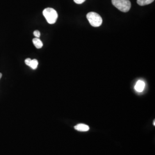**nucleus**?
<instances>
[{"instance_id": "f257e3e1", "label": "nucleus", "mask_w": 155, "mask_h": 155, "mask_svg": "<svg viewBox=\"0 0 155 155\" xmlns=\"http://www.w3.org/2000/svg\"><path fill=\"white\" fill-rule=\"evenodd\" d=\"M43 14L47 22L50 24H55L58 17V13L55 10L51 8H47L45 9L43 12Z\"/></svg>"}, {"instance_id": "f03ea898", "label": "nucleus", "mask_w": 155, "mask_h": 155, "mask_svg": "<svg viewBox=\"0 0 155 155\" xmlns=\"http://www.w3.org/2000/svg\"><path fill=\"white\" fill-rule=\"evenodd\" d=\"M113 5L122 12H127L131 8L129 0H111Z\"/></svg>"}, {"instance_id": "7ed1b4c3", "label": "nucleus", "mask_w": 155, "mask_h": 155, "mask_svg": "<svg viewBox=\"0 0 155 155\" xmlns=\"http://www.w3.org/2000/svg\"><path fill=\"white\" fill-rule=\"evenodd\" d=\"M87 18L91 26L98 27L102 24V18L99 14L95 12H89L87 14Z\"/></svg>"}, {"instance_id": "20e7f679", "label": "nucleus", "mask_w": 155, "mask_h": 155, "mask_svg": "<svg viewBox=\"0 0 155 155\" xmlns=\"http://www.w3.org/2000/svg\"><path fill=\"white\" fill-rule=\"evenodd\" d=\"M145 86V84L144 81L140 80L137 82V83L134 86V89L137 92H142L144 90Z\"/></svg>"}, {"instance_id": "39448f33", "label": "nucleus", "mask_w": 155, "mask_h": 155, "mask_svg": "<svg viewBox=\"0 0 155 155\" xmlns=\"http://www.w3.org/2000/svg\"><path fill=\"white\" fill-rule=\"evenodd\" d=\"M74 129L80 132H87L90 129V127L87 125L83 124H78L77 125L75 126Z\"/></svg>"}, {"instance_id": "423d86ee", "label": "nucleus", "mask_w": 155, "mask_h": 155, "mask_svg": "<svg viewBox=\"0 0 155 155\" xmlns=\"http://www.w3.org/2000/svg\"><path fill=\"white\" fill-rule=\"evenodd\" d=\"M32 41H33V45L35 46V47L38 49L41 48L43 45L42 41L39 38H34L32 40Z\"/></svg>"}, {"instance_id": "0eeeda50", "label": "nucleus", "mask_w": 155, "mask_h": 155, "mask_svg": "<svg viewBox=\"0 0 155 155\" xmlns=\"http://www.w3.org/2000/svg\"><path fill=\"white\" fill-rule=\"evenodd\" d=\"M155 0H137V2L140 6H145L152 3Z\"/></svg>"}, {"instance_id": "6e6552de", "label": "nucleus", "mask_w": 155, "mask_h": 155, "mask_svg": "<svg viewBox=\"0 0 155 155\" xmlns=\"http://www.w3.org/2000/svg\"><path fill=\"white\" fill-rule=\"evenodd\" d=\"M38 61L36 59H31V61H30L29 66H28L30 67L31 68H32L33 70H35L37 68L38 66Z\"/></svg>"}, {"instance_id": "1a4fd4ad", "label": "nucleus", "mask_w": 155, "mask_h": 155, "mask_svg": "<svg viewBox=\"0 0 155 155\" xmlns=\"http://www.w3.org/2000/svg\"><path fill=\"white\" fill-rule=\"evenodd\" d=\"M33 35H35V36L37 38H39V37L40 36V32H39V31L36 30V31H35L34 32H33Z\"/></svg>"}, {"instance_id": "9d476101", "label": "nucleus", "mask_w": 155, "mask_h": 155, "mask_svg": "<svg viewBox=\"0 0 155 155\" xmlns=\"http://www.w3.org/2000/svg\"><path fill=\"white\" fill-rule=\"evenodd\" d=\"M86 0H74V1L77 4H81L83 3Z\"/></svg>"}, {"instance_id": "9b49d317", "label": "nucleus", "mask_w": 155, "mask_h": 155, "mask_svg": "<svg viewBox=\"0 0 155 155\" xmlns=\"http://www.w3.org/2000/svg\"><path fill=\"white\" fill-rule=\"evenodd\" d=\"M31 61V59L30 58H27V59H25V64H26L27 66H29V63H30Z\"/></svg>"}, {"instance_id": "f8f14e48", "label": "nucleus", "mask_w": 155, "mask_h": 155, "mask_svg": "<svg viewBox=\"0 0 155 155\" xmlns=\"http://www.w3.org/2000/svg\"><path fill=\"white\" fill-rule=\"evenodd\" d=\"M2 73L0 72V79H1V78H2Z\"/></svg>"}, {"instance_id": "ddd939ff", "label": "nucleus", "mask_w": 155, "mask_h": 155, "mask_svg": "<svg viewBox=\"0 0 155 155\" xmlns=\"http://www.w3.org/2000/svg\"><path fill=\"white\" fill-rule=\"evenodd\" d=\"M153 125H154V126H155V121H153Z\"/></svg>"}]
</instances>
